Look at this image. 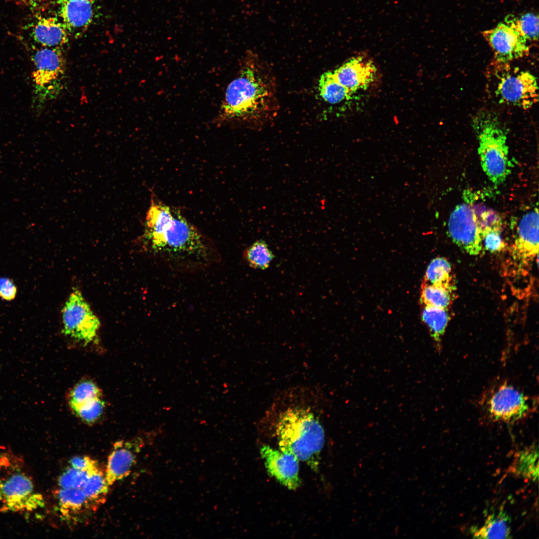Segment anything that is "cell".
<instances>
[{
	"label": "cell",
	"instance_id": "6da1fadb",
	"mask_svg": "<svg viewBox=\"0 0 539 539\" xmlns=\"http://www.w3.org/2000/svg\"><path fill=\"white\" fill-rule=\"evenodd\" d=\"M144 227L140 237L143 249L173 271L197 273L221 261V256L211 240L179 210L153 195Z\"/></svg>",
	"mask_w": 539,
	"mask_h": 539
},
{
	"label": "cell",
	"instance_id": "7a4b0ae2",
	"mask_svg": "<svg viewBox=\"0 0 539 539\" xmlns=\"http://www.w3.org/2000/svg\"><path fill=\"white\" fill-rule=\"evenodd\" d=\"M279 107L270 69L255 54L248 53L239 74L227 87L221 116L261 128L275 117Z\"/></svg>",
	"mask_w": 539,
	"mask_h": 539
},
{
	"label": "cell",
	"instance_id": "3957f363",
	"mask_svg": "<svg viewBox=\"0 0 539 539\" xmlns=\"http://www.w3.org/2000/svg\"><path fill=\"white\" fill-rule=\"evenodd\" d=\"M276 436L280 451L294 455L314 471L325 442L324 431L313 413L304 408H289L279 417Z\"/></svg>",
	"mask_w": 539,
	"mask_h": 539
},
{
	"label": "cell",
	"instance_id": "277c9868",
	"mask_svg": "<svg viewBox=\"0 0 539 539\" xmlns=\"http://www.w3.org/2000/svg\"><path fill=\"white\" fill-rule=\"evenodd\" d=\"M472 126L479 141L484 172L494 184H502L511 172L505 127L495 113L485 110L475 115Z\"/></svg>",
	"mask_w": 539,
	"mask_h": 539
},
{
	"label": "cell",
	"instance_id": "5b68a950",
	"mask_svg": "<svg viewBox=\"0 0 539 539\" xmlns=\"http://www.w3.org/2000/svg\"><path fill=\"white\" fill-rule=\"evenodd\" d=\"M32 80L34 101L38 107L54 99L63 87L66 60L61 48L32 45Z\"/></svg>",
	"mask_w": 539,
	"mask_h": 539
},
{
	"label": "cell",
	"instance_id": "8992f818",
	"mask_svg": "<svg viewBox=\"0 0 539 539\" xmlns=\"http://www.w3.org/2000/svg\"><path fill=\"white\" fill-rule=\"evenodd\" d=\"M493 68L494 93L499 103L528 109L538 102L537 79L530 72L510 63L494 62Z\"/></svg>",
	"mask_w": 539,
	"mask_h": 539
},
{
	"label": "cell",
	"instance_id": "52a82bcc",
	"mask_svg": "<svg viewBox=\"0 0 539 539\" xmlns=\"http://www.w3.org/2000/svg\"><path fill=\"white\" fill-rule=\"evenodd\" d=\"M62 332L85 344L94 341L100 321L81 292L75 289L68 296L61 310Z\"/></svg>",
	"mask_w": 539,
	"mask_h": 539
},
{
	"label": "cell",
	"instance_id": "ba28073f",
	"mask_svg": "<svg viewBox=\"0 0 539 539\" xmlns=\"http://www.w3.org/2000/svg\"><path fill=\"white\" fill-rule=\"evenodd\" d=\"M44 505L42 496L24 474L14 473L0 481V510L32 512Z\"/></svg>",
	"mask_w": 539,
	"mask_h": 539
},
{
	"label": "cell",
	"instance_id": "9c48e42d",
	"mask_svg": "<svg viewBox=\"0 0 539 539\" xmlns=\"http://www.w3.org/2000/svg\"><path fill=\"white\" fill-rule=\"evenodd\" d=\"M483 35L493 51L495 62L510 63L529 52L528 40L515 25L512 15L507 16L504 22L484 31Z\"/></svg>",
	"mask_w": 539,
	"mask_h": 539
},
{
	"label": "cell",
	"instance_id": "30bf717a",
	"mask_svg": "<svg viewBox=\"0 0 539 539\" xmlns=\"http://www.w3.org/2000/svg\"><path fill=\"white\" fill-rule=\"evenodd\" d=\"M448 231L453 241L462 250L478 255L482 250L483 232L472 206L467 202L458 205L451 213Z\"/></svg>",
	"mask_w": 539,
	"mask_h": 539
},
{
	"label": "cell",
	"instance_id": "8fae6325",
	"mask_svg": "<svg viewBox=\"0 0 539 539\" xmlns=\"http://www.w3.org/2000/svg\"><path fill=\"white\" fill-rule=\"evenodd\" d=\"M487 404L488 413L495 421L514 422L526 417L532 410L529 398L507 383L492 393Z\"/></svg>",
	"mask_w": 539,
	"mask_h": 539
},
{
	"label": "cell",
	"instance_id": "7c38bea8",
	"mask_svg": "<svg viewBox=\"0 0 539 539\" xmlns=\"http://www.w3.org/2000/svg\"><path fill=\"white\" fill-rule=\"evenodd\" d=\"M336 80L355 93L365 90L378 80V69L374 62L366 56L353 57L332 71Z\"/></svg>",
	"mask_w": 539,
	"mask_h": 539
},
{
	"label": "cell",
	"instance_id": "4fadbf2b",
	"mask_svg": "<svg viewBox=\"0 0 539 539\" xmlns=\"http://www.w3.org/2000/svg\"><path fill=\"white\" fill-rule=\"evenodd\" d=\"M268 473L289 490H295L301 484L299 477V460L294 455L264 445L260 450Z\"/></svg>",
	"mask_w": 539,
	"mask_h": 539
},
{
	"label": "cell",
	"instance_id": "5bb4252c",
	"mask_svg": "<svg viewBox=\"0 0 539 539\" xmlns=\"http://www.w3.org/2000/svg\"><path fill=\"white\" fill-rule=\"evenodd\" d=\"M142 443V439L138 438L131 441H119L114 444L104 472L109 486L130 474Z\"/></svg>",
	"mask_w": 539,
	"mask_h": 539
},
{
	"label": "cell",
	"instance_id": "9a60e30c",
	"mask_svg": "<svg viewBox=\"0 0 539 539\" xmlns=\"http://www.w3.org/2000/svg\"><path fill=\"white\" fill-rule=\"evenodd\" d=\"M25 28L36 46L62 48L69 42V35L57 17L37 15Z\"/></svg>",
	"mask_w": 539,
	"mask_h": 539
},
{
	"label": "cell",
	"instance_id": "2e32d148",
	"mask_svg": "<svg viewBox=\"0 0 539 539\" xmlns=\"http://www.w3.org/2000/svg\"><path fill=\"white\" fill-rule=\"evenodd\" d=\"M58 14L69 36L78 38L87 30L94 17V2L85 0H58Z\"/></svg>",
	"mask_w": 539,
	"mask_h": 539
},
{
	"label": "cell",
	"instance_id": "e0dca14e",
	"mask_svg": "<svg viewBox=\"0 0 539 539\" xmlns=\"http://www.w3.org/2000/svg\"><path fill=\"white\" fill-rule=\"evenodd\" d=\"M515 256L530 260L538 256L539 211L536 208L522 218L513 246Z\"/></svg>",
	"mask_w": 539,
	"mask_h": 539
},
{
	"label": "cell",
	"instance_id": "ac0fdd59",
	"mask_svg": "<svg viewBox=\"0 0 539 539\" xmlns=\"http://www.w3.org/2000/svg\"><path fill=\"white\" fill-rule=\"evenodd\" d=\"M56 499L63 516L72 517L97 510L86 497L82 488H58Z\"/></svg>",
	"mask_w": 539,
	"mask_h": 539
},
{
	"label": "cell",
	"instance_id": "d6986e66",
	"mask_svg": "<svg viewBox=\"0 0 539 539\" xmlns=\"http://www.w3.org/2000/svg\"><path fill=\"white\" fill-rule=\"evenodd\" d=\"M510 518L504 510L489 515L484 524L480 526L472 527L471 534L478 539L511 538Z\"/></svg>",
	"mask_w": 539,
	"mask_h": 539
},
{
	"label": "cell",
	"instance_id": "ffe728a7",
	"mask_svg": "<svg viewBox=\"0 0 539 539\" xmlns=\"http://www.w3.org/2000/svg\"><path fill=\"white\" fill-rule=\"evenodd\" d=\"M514 475L533 481L539 477L538 452L537 447L525 449L518 453L510 468Z\"/></svg>",
	"mask_w": 539,
	"mask_h": 539
},
{
	"label": "cell",
	"instance_id": "44dd1931",
	"mask_svg": "<svg viewBox=\"0 0 539 539\" xmlns=\"http://www.w3.org/2000/svg\"><path fill=\"white\" fill-rule=\"evenodd\" d=\"M318 89L324 101L332 105L351 99L354 94L336 80L332 71L326 72L321 75Z\"/></svg>",
	"mask_w": 539,
	"mask_h": 539
},
{
	"label": "cell",
	"instance_id": "7402d4cb",
	"mask_svg": "<svg viewBox=\"0 0 539 539\" xmlns=\"http://www.w3.org/2000/svg\"><path fill=\"white\" fill-rule=\"evenodd\" d=\"M422 318L434 340L439 342L449 320L447 309L425 305L422 311Z\"/></svg>",
	"mask_w": 539,
	"mask_h": 539
},
{
	"label": "cell",
	"instance_id": "603a6c76",
	"mask_svg": "<svg viewBox=\"0 0 539 539\" xmlns=\"http://www.w3.org/2000/svg\"><path fill=\"white\" fill-rule=\"evenodd\" d=\"M99 388L92 381L84 380L77 383L70 391L68 403L72 411L83 404L101 397Z\"/></svg>",
	"mask_w": 539,
	"mask_h": 539
},
{
	"label": "cell",
	"instance_id": "cb8c5ba5",
	"mask_svg": "<svg viewBox=\"0 0 539 539\" xmlns=\"http://www.w3.org/2000/svg\"><path fill=\"white\" fill-rule=\"evenodd\" d=\"M244 256L251 267L259 270L267 269L274 258L267 244L262 240L257 241L249 247Z\"/></svg>",
	"mask_w": 539,
	"mask_h": 539
},
{
	"label": "cell",
	"instance_id": "d4e9b609",
	"mask_svg": "<svg viewBox=\"0 0 539 539\" xmlns=\"http://www.w3.org/2000/svg\"><path fill=\"white\" fill-rule=\"evenodd\" d=\"M425 279L427 283L440 284L453 288L450 264L443 258L433 259L428 266Z\"/></svg>",
	"mask_w": 539,
	"mask_h": 539
},
{
	"label": "cell",
	"instance_id": "484cf974",
	"mask_svg": "<svg viewBox=\"0 0 539 539\" xmlns=\"http://www.w3.org/2000/svg\"><path fill=\"white\" fill-rule=\"evenodd\" d=\"M452 289L442 285L427 283L422 288V300L426 306L447 309L451 302Z\"/></svg>",
	"mask_w": 539,
	"mask_h": 539
},
{
	"label": "cell",
	"instance_id": "4316f807",
	"mask_svg": "<svg viewBox=\"0 0 539 539\" xmlns=\"http://www.w3.org/2000/svg\"><path fill=\"white\" fill-rule=\"evenodd\" d=\"M100 469L99 467L87 471L74 469L69 466L61 473L58 479V488H82L89 477Z\"/></svg>",
	"mask_w": 539,
	"mask_h": 539
},
{
	"label": "cell",
	"instance_id": "83f0119b",
	"mask_svg": "<svg viewBox=\"0 0 539 539\" xmlns=\"http://www.w3.org/2000/svg\"><path fill=\"white\" fill-rule=\"evenodd\" d=\"M105 407V403L100 397L83 404L73 412L84 423L92 424L101 417Z\"/></svg>",
	"mask_w": 539,
	"mask_h": 539
},
{
	"label": "cell",
	"instance_id": "f1b7e54d",
	"mask_svg": "<svg viewBox=\"0 0 539 539\" xmlns=\"http://www.w3.org/2000/svg\"><path fill=\"white\" fill-rule=\"evenodd\" d=\"M513 20L520 31L528 41H537L539 33V17L538 15L528 12L520 17L512 15Z\"/></svg>",
	"mask_w": 539,
	"mask_h": 539
},
{
	"label": "cell",
	"instance_id": "f546056e",
	"mask_svg": "<svg viewBox=\"0 0 539 539\" xmlns=\"http://www.w3.org/2000/svg\"><path fill=\"white\" fill-rule=\"evenodd\" d=\"M502 228H492L483 233L482 243L487 250L491 252H499L505 248V243L501 236Z\"/></svg>",
	"mask_w": 539,
	"mask_h": 539
},
{
	"label": "cell",
	"instance_id": "4dcf8cb0",
	"mask_svg": "<svg viewBox=\"0 0 539 539\" xmlns=\"http://www.w3.org/2000/svg\"><path fill=\"white\" fill-rule=\"evenodd\" d=\"M69 464L71 467L82 471H87L99 467L95 460L86 456H74L70 459Z\"/></svg>",
	"mask_w": 539,
	"mask_h": 539
},
{
	"label": "cell",
	"instance_id": "1f68e13d",
	"mask_svg": "<svg viewBox=\"0 0 539 539\" xmlns=\"http://www.w3.org/2000/svg\"><path fill=\"white\" fill-rule=\"evenodd\" d=\"M17 289L12 280L7 277H0V297L5 300L13 299L16 296Z\"/></svg>",
	"mask_w": 539,
	"mask_h": 539
},
{
	"label": "cell",
	"instance_id": "d6a6232c",
	"mask_svg": "<svg viewBox=\"0 0 539 539\" xmlns=\"http://www.w3.org/2000/svg\"><path fill=\"white\" fill-rule=\"evenodd\" d=\"M15 2L16 3L29 7L30 8H34L38 6L40 4L43 3L46 0H9Z\"/></svg>",
	"mask_w": 539,
	"mask_h": 539
},
{
	"label": "cell",
	"instance_id": "836d02e7",
	"mask_svg": "<svg viewBox=\"0 0 539 539\" xmlns=\"http://www.w3.org/2000/svg\"><path fill=\"white\" fill-rule=\"evenodd\" d=\"M7 463L6 459L0 455V470Z\"/></svg>",
	"mask_w": 539,
	"mask_h": 539
},
{
	"label": "cell",
	"instance_id": "e575fe53",
	"mask_svg": "<svg viewBox=\"0 0 539 539\" xmlns=\"http://www.w3.org/2000/svg\"><path fill=\"white\" fill-rule=\"evenodd\" d=\"M95 3V0H85Z\"/></svg>",
	"mask_w": 539,
	"mask_h": 539
}]
</instances>
